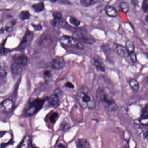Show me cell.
Wrapping results in <instances>:
<instances>
[{
  "instance_id": "1",
  "label": "cell",
  "mask_w": 148,
  "mask_h": 148,
  "mask_svg": "<svg viewBox=\"0 0 148 148\" xmlns=\"http://www.w3.org/2000/svg\"><path fill=\"white\" fill-rule=\"evenodd\" d=\"M96 98L100 106L106 110L112 112L117 110V105L106 88H98L96 91Z\"/></svg>"
},
{
  "instance_id": "2",
  "label": "cell",
  "mask_w": 148,
  "mask_h": 148,
  "mask_svg": "<svg viewBox=\"0 0 148 148\" xmlns=\"http://www.w3.org/2000/svg\"><path fill=\"white\" fill-rule=\"evenodd\" d=\"M76 97L78 103L83 109L93 110L96 107V101L88 87H81L77 92Z\"/></svg>"
},
{
  "instance_id": "3",
  "label": "cell",
  "mask_w": 148,
  "mask_h": 148,
  "mask_svg": "<svg viewBox=\"0 0 148 148\" xmlns=\"http://www.w3.org/2000/svg\"><path fill=\"white\" fill-rule=\"evenodd\" d=\"M47 98L45 99L36 98L31 101L25 111V115L27 116H31L39 111L46 101Z\"/></svg>"
},
{
  "instance_id": "4",
  "label": "cell",
  "mask_w": 148,
  "mask_h": 148,
  "mask_svg": "<svg viewBox=\"0 0 148 148\" xmlns=\"http://www.w3.org/2000/svg\"><path fill=\"white\" fill-rule=\"evenodd\" d=\"M60 42L62 45L68 47L76 48L79 50L84 49L83 45L76 38L69 35H62L60 38Z\"/></svg>"
},
{
  "instance_id": "5",
  "label": "cell",
  "mask_w": 148,
  "mask_h": 148,
  "mask_svg": "<svg viewBox=\"0 0 148 148\" xmlns=\"http://www.w3.org/2000/svg\"><path fill=\"white\" fill-rule=\"evenodd\" d=\"M34 38V33L32 31L27 29L20 44L15 49V50H24L31 44Z\"/></svg>"
},
{
  "instance_id": "6",
  "label": "cell",
  "mask_w": 148,
  "mask_h": 148,
  "mask_svg": "<svg viewBox=\"0 0 148 148\" xmlns=\"http://www.w3.org/2000/svg\"><path fill=\"white\" fill-rule=\"evenodd\" d=\"M62 96V92L60 90L57 89L50 97L47 98L46 101L51 107L56 108L60 104V98Z\"/></svg>"
},
{
  "instance_id": "7",
  "label": "cell",
  "mask_w": 148,
  "mask_h": 148,
  "mask_svg": "<svg viewBox=\"0 0 148 148\" xmlns=\"http://www.w3.org/2000/svg\"><path fill=\"white\" fill-rule=\"evenodd\" d=\"M112 48L113 50L121 57L127 58L129 56V53L125 46L119 44H114Z\"/></svg>"
},
{
  "instance_id": "8",
  "label": "cell",
  "mask_w": 148,
  "mask_h": 148,
  "mask_svg": "<svg viewBox=\"0 0 148 148\" xmlns=\"http://www.w3.org/2000/svg\"><path fill=\"white\" fill-rule=\"evenodd\" d=\"M66 65V62L62 57L57 56L52 60L51 66L54 70H59L62 69Z\"/></svg>"
},
{
  "instance_id": "9",
  "label": "cell",
  "mask_w": 148,
  "mask_h": 148,
  "mask_svg": "<svg viewBox=\"0 0 148 148\" xmlns=\"http://www.w3.org/2000/svg\"><path fill=\"white\" fill-rule=\"evenodd\" d=\"M14 106L13 101L7 99L0 104V110L3 113H9L12 110Z\"/></svg>"
},
{
  "instance_id": "10",
  "label": "cell",
  "mask_w": 148,
  "mask_h": 148,
  "mask_svg": "<svg viewBox=\"0 0 148 148\" xmlns=\"http://www.w3.org/2000/svg\"><path fill=\"white\" fill-rule=\"evenodd\" d=\"M14 62L23 66L27 65L29 63L28 58L23 54H16L13 56Z\"/></svg>"
},
{
  "instance_id": "11",
  "label": "cell",
  "mask_w": 148,
  "mask_h": 148,
  "mask_svg": "<svg viewBox=\"0 0 148 148\" xmlns=\"http://www.w3.org/2000/svg\"><path fill=\"white\" fill-rule=\"evenodd\" d=\"M94 65L98 71L101 72H105V66L103 61L99 57H94L93 59Z\"/></svg>"
},
{
  "instance_id": "12",
  "label": "cell",
  "mask_w": 148,
  "mask_h": 148,
  "mask_svg": "<svg viewBox=\"0 0 148 148\" xmlns=\"http://www.w3.org/2000/svg\"><path fill=\"white\" fill-rule=\"evenodd\" d=\"M105 11L107 16L110 17L115 18L118 16V13L116 9L112 6L107 5L105 8Z\"/></svg>"
},
{
  "instance_id": "13",
  "label": "cell",
  "mask_w": 148,
  "mask_h": 148,
  "mask_svg": "<svg viewBox=\"0 0 148 148\" xmlns=\"http://www.w3.org/2000/svg\"><path fill=\"white\" fill-rule=\"evenodd\" d=\"M31 145V139L29 136H26L23 138L21 143L16 148H29Z\"/></svg>"
},
{
  "instance_id": "14",
  "label": "cell",
  "mask_w": 148,
  "mask_h": 148,
  "mask_svg": "<svg viewBox=\"0 0 148 148\" xmlns=\"http://www.w3.org/2000/svg\"><path fill=\"white\" fill-rule=\"evenodd\" d=\"M129 84L130 86V88L133 92L135 93H137L139 92L140 86H139V83L136 79L134 78H131L130 79L129 81Z\"/></svg>"
},
{
  "instance_id": "15",
  "label": "cell",
  "mask_w": 148,
  "mask_h": 148,
  "mask_svg": "<svg viewBox=\"0 0 148 148\" xmlns=\"http://www.w3.org/2000/svg\"><path fill=\"white\" fill-rule=\"evenodd\" d=\"M77 148H91L88 140L85 139H80L77 142Z\"/></svg>"
},
{
  "instance_id": "16",
  "label": "cell",
  "mask_w": 148,
  "mask_h": 148,
  "mask_svg": "<svg viewBox=\"0 0 148 148\" xmlns=\"http://www.w3.org/2000/svg\"><path fill=\"white\" fill-rule=\"evenodd\" d=\"M22 66L15 62L13 63L11 67V71L13 74L15 75H19L22 70Z\"/></svg>"
},
{
  "instance_id": "17",
  "label": "cell",
  "mask_w": 148,
  "mask_h": 148,
  "mask_svg": "<svg viewBox=\"0 0 148 148\" xmlns=\"http://www.w3.org/2000/svg\"><path fill=\"white\" fill-rule=\"evenodd\" d=\"M35 12L39 13L44 11L45 9L44 3L42 1L39 2L37 4H33L32 6Z\"/></svg>"
},
{
  "instance_id": "18",
  "label": "cell",
  "mask_w": 148,
  "mask_h": 148,
  "mask_svg": "<svg viewBox=\"0 0 148 148\" xmlns=\"http://www.w3.org/2000/svg\"><path fill=\"white\" fill-rule=\"evenodd\" d=\"M141 121L145 124H148V104L146 105L142 110Z\"/></svg>"
},
{
  "instance_id": "19",
  "label": "cell",
  "mask_w": 148,
  "mask_h": 148,
  "mask_svg": "<svg viewBox=\"0 0 148 148\" xmlns=\"http://www.w3.org/2000/svg\"><path fill=\"white\" fill-rule=\"evenodd\" d=\"M100 0H80V4L84 7H89L97 4Z\"/></svg>"
},
{
  "instance_id": "20",
  "label": "cell",
  "mask_w": 148,
  "mask_h": 148,
  "mask_svg": "<svg viewBox=\"0 0 148 148\" xmlns=\"http://www.w3.org/2000/svg\"><path fill=\"white\" fill-rule=\"evenodd\" d=\"M50 23L53 27H61L64 24V20L63 18L60 19L53 18V19L51 21Z\"/></svg>"
},
{
  "instance_id": "21",
  "label": "cell",
  "mask_w": 148,
  "mask_h": 148,
  "mask_svg": "<svg viewBox=\"0 0 148 148\" xmlns=\"http://www.w3.org/2000/svg\"><path fill=\"white\" fill-rule=\"evenodd\" d=\"M128 51L129 53H131V52H134L135 50V45L133 42H132L131 40H127L126 43V46Z\"/></svg>"
},
{
  "instance_id": "22",
  "label": "cell",
  "mask_w": 148,
  "mask_h": 148,
  "mask_svg": "<svg viewBox=\"0 0 148 148\" xmlns=\"http://www.w3.org/2000/svg\"><path fill=\"white\" fill-rule=\"evenodd\" d=\"M30 13L28 11H23L19 14V18L22 21L28 20L30 17Z\"/></svg>"
},
{
  "instance_id": "23",
  "label": "cell",
  "mask_w": 148,
  "mask_h": 148,
  "mask_svg": "<svg viewBox=\"0 0 148 148\" xmlns=\"http://www.w3.org/2000/svg\"><path fill=\"white\" fill-rule=\"evenodd\" d=\"M120 10L124 13H127L129 9V5L127 2H123L120 4Z\"/></svg>"
},
{
  "instance_id": "24",
  "label": "cell",
  "mask_w": 148,
  "mask_h": 148,
  "mask_svg": "<svg viewBox=\"0 0 148 148\" xmlns=\"http://www.w3.org/2000/svg\"><path fill=\"white\" fill-rule=\"evenodd\" d=\"M69 22L72 25L78 27L80 26L81 22L75 17H70L69 19Z\"/></svg>"
},
{
  "instance_id": "25",
  "label": "cell",
  "mask_w": 148,
  "mask_h": 148,
  "mask_svg": "<svg viewBox=\"0 0 148 148\" xmlns=\"http://www.w3.org/2000/svg\"><path fill=\"white\" fill-rule=\"evenodd\" d=\"M59 117V114L57 112H53L50 115L49 120L51 123H54L56 122Z\"/></svg>"
},
{
  "instance_id": "26",
  "label": "cell",
  "mask_w": 148,
  "mask_h": 148,
  "mask_svg": "<svg viewBox=\"0 0 148 148\" xmlns=\"http://www.w3.org/2000/svg\"><path fill=\"white\" fill-rule=\"evenodd\" d=\"M7 75V70L4 67H1L0 68V78H5Z\"/></svg>"
},
{
  "instance_id": "27",
  "label": "cell",
  "mask_w": 148,
  "mask_h": 148,
  "mask_svg": "<svg viewBox=\"0 0 148 148\" xmlns=\"http://www.w3.org/2000/svg\"><path fill=\"white\" fill-rule=\"evenodd\" d=\"M52 17L54 19H60L62 18V14L58 11H55L52 13Z\"/></svg>"
},
{
  "instance_id": "28",
  "label": "cell",
  "mask_w": 148,
  "mask_h": 148,
  "mask_svg": "<svg viewBox=\"0 0 148 148\" xmlns=\"http://www.w3.org/2000/svg\"><path fill=\"white\" fill-rule=\"evenodd\" d=\"M142 8L145 12H148V0H143Z\"/></svg>"
},
{
  "instance_id": "29",
  "label": "cell",
  "mask_w": 148,
  "mask_h": 148,
  "mask_svg": "<svg viewBox=\"0 0 148 148\" xmlns=\"http://www.w3.org/2000/svg\"><path fill=\"white\" fill-rule=\"evenodd\" d=\"M129 56H130L131 60L132 61L133 63H135V62H137V55H136L135 52H131V53H129Z\"/></svg>"
},
{
  "instance_id": "30",
  "label": "cell",
  "mask_w": 148,
  "mask_h": 148,
  "mask_svg": "<svg viewBox=\"0 0 148 148\" xmlns=\"http://www.w3.org/2000/svg\"><path fill=\"white\" fill-rule=\"evenodd\" d=\"M32 26L35 31H40L43 29V27L40 24H32Z\"/></svg>"
},
{
  "instance_id": "31",
  "label": "cell",
  "mask_w": 148,
  "mask_h": 148,
  "mask_svg": "<svg viewBox=\"0 0 148 148\" xmlns=\"http://www.w3.org/2000/svg\"><path fill=\"white\" fill-rule=\"evenodd\" d=\"M52 74L51 73L50 71H45L44 73V78L46 81H47L48 79H50L51 77Z\"/></svg>"
},
{
  "instance_id": "32",
  "label": "cell",
  "mask_w": 148,
  "mask_h": 148,
  "mask_svg": "<svg viewBox=\"0 0 148 148\" xmlns=\"http://www.w3.org/2000/svg\"><path fill=\"white\" fill-rule=\"evenodd\" d=\"M11 51L9 49H7L5 47H2L0 50V53L2 55H5Z\"/></svg>"
},
{
  "instance_id": "33",
  "label": "cell",
  "mask_w": 148,
  "mask_h": 148,
  "mask_svg": "<svg viewBox=\"0 0 148 148\" xmlns=\"http://www.w3.org/2000/svg\"><path fill=\"white\" fill-rule=\"evenodd\" d=\"M65 87L71 89H73L75 88L74 85L70 82H67L65 84Z\"/></svg>"
},
{
  "instance_id": "34",
  "label": "cell",
  "mask_w": 148,
  "mask_h": 148,
  "mask_svg": "<svg viewBox=\"0 0 148 148\" xmlns=\"http://www.w3.org/2000/svg\"><path fill=\"white\" fill-rule=\"evenodd\" d=\"M144 137L146 140H148V129L143 134Z\"/></svg>"
},
{
  "instance_id": "35",
  "label": "cell",
  "mask_w": 148,
  "mask_h": 148,
  "mask_svg": "<svg viewBox=\"0 0 148 148\" xmlns=\"http://www.w3.org/2000/svg\"><path fill=\"white\" fill-rule=\"evenodd\" d=\"M55 148H66L65 147V145H63L62 144L60 143L59 144L57 145H56V147H55Z\"/></svg>"
},
{
  "instance_id": "36",
  "label": "cell",
  "mask_w": 148,
  "mask_h": 148,
  "mask_svg": "<svg viewBox=\"0 0 148 148\" xmlns=\"http://www.w3.org/2000/svg\"><path fill=\"white\" fill-rule=\"evenodd\" d=\"M131 3L133 6H135L137 5L138 3V0H132Z\"/></svg>"
},
{
  "instance_id": "37",
  "label": "cell",
  "mask_w": 148,
  "mask_h": 148,
  "mask_svg": "<svg viewBox=\"0 0 148 148\" xmlns=\"http://www.w3.org/2000/svg\"><path fill=\"white\" fill-rule=\"evenodd\" d=\"M5 131H0V138L2 137L6 133Z\"/></svg>"
},
{
  "instance_id": "38",
  "label": "cell",
  "mask_w": 148,
  "mask_h": 148,
  "mask_svg": "<svg viewBox=\"0 0 148 148\" xmlns=\"http://www.w3.org/2000/svg\"><path fill=\"white\" fill-rule=\"evenodd\" d=\"M57 0H50V1L52 3H55L57 1Z\"/></svg>"
},
{
  "instance_id": "39",
  "label": "cell",
  "mask_w": 148,
  "mask_h": 148,
  "mask_svg": "<svg viewBox=\"0 0 148 148\" xmlns=\"http://www.w3.org/2000/svg\"><path fill=\"white\" fill-rule=\"evenodd\" d=\"M145 21H146L147 23H148V15H147L146 16V18H145Z\"/></svg>"
},
{
  "instance_id": "40",
  "label": "cell",
  "mask_w": 148,
  "mask_h": 148,
  "mask_svg": "<svg viewBox=\"0 0 148 148\" xmlns=\"http://www.w3.org/2000/svg\"><path fill=\"white\" fill-rule=\"evenodd\" d=\"M147 81H148V80H147Z\"/></svg>"
},
{
  "instance_id": "41",
  "label": "cell",
  "mask_w": 148,
  "mask_h": 148,
  "mask_svg": "<svg viewBox=\"0 0 148 148\" xmlns=\"http://www.w3.org/2000/svg\"><path fill=\"white\" fill-rule=\"evenodd\" d=\"M136 148V147H135V148Z\"/></svg>"
}]
</instances>
